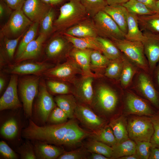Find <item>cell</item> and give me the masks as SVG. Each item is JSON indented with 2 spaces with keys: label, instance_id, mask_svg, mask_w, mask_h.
Here are the masks:
<instances>
[{
  "label": "cell",
  "instance_id": "6da1fadb",
  "mask_svg": "<svg viewBox=\"0 0 159 159\" xmlns=\"http://www.w3.org/2000/svg\"><path fill=\"white\" fill-rule=\"evenodd\" d=\"M74 118L59 124L39 126L29 119V125L22 132V137L32 141H38L61 147L73 148L88 138L92 132L85 130Z\"/></svg>",
  "mask_w": 159,
  "mask_h": 159
},
{
  "label": "cell",
  "instance_id": "7a4b0ae2",
  "mask_svg": "<svg viewBox=\"0 0 159 159\" xmlns=\"http://www.w3.org/2000/svg\"><path fill=\"white\" fill-rule=\"evenodd\" d=\"M89 17L79 0H69L60 8L59 14L53 23L54 32L62 33Z\"/></svg>",
  "mask_w": 159,
  "mask_h": 159
},
{
  "label": "cell",
  "instance_id": "3957f363",
  "mask_svg": "<svg viewBox=\"0 0 159 159\" xmlns=\"http://www.w3.org/2000/svg\"><path fill=\"white\" fill-rule=\"evenodd\" d=\"M118 101L116 92L105 85H101L94 92L90 107L100 117H110L113 114Z\"/></svg>",
  "mask_w": 159,
  "mask_h": 159
},
{
  "label": "cell",
  "instance_id": "277c9868",
  "mask_svg": "<svg viewBox=\"0 0 159 159\" xmlns=\"http://www.w3.org/2000/svg\"><path fill=\"white\" fill-rule=\"evenodd\" d=\"M41 77L31 75L19 77L18 91L26 117L32 115L33 102L38 94Z\"/></svg>",
  "mask_w": 159,
  "mask_h": 159
},
{
  "label": "cell",
  "instance_id": "5b68a950",
  "mask_svg": "<svg viewBox=\"0 0 159 159\" xmlns=\"http://www.w3.org/2000/svg\"><path fill=\"white\" fill-rule=\"evenodd\" d=\"M110 39L120 51L136 66L146 72H150L142 42L131 41L125 39H119L113 38Z\"/></svg>",
  "mask_w": 159,
  "mask_h": 159
},
{
  "label": "cell",
  "instance_id": "8992f818",
  "mask_svg": "<svg viewBox=\"0 0 159 159\" xmlns=\"http://www.w3.org/2000/svg\"><path fill=\"white\" fill-rule=\"evenodd\" d=\"M33 23L25 15L22 9L14 10L0 29L1 39L16 38L25 33Z\"/></svg>",
  "mask_w": 159,
  "mask_h": 159
},
{
  "label": "cell",
  "instance_id": "52a82bcc",
  "mask_svg": "<svg viewBox=\"0 0 159 159\" xmlns=\"http://www.w3.org/2000/svg\"><path fill=\"white\" fill-rule=\"evenodd\" d=\"M55 65L45 61L28 60L14 63L4 67V73L18 75H35L42 77L43 74Z\"/></svg>",
  "mask_w": 159,
  "mask_h": 159
},
{
  "label": "cell",
  "instance_id": "ba28073f",
  "mask_svg": "<svg viewBox=\"0 0 159 159\" xmlns=\"http://www.w3.org/2000/svg\"><path fill=\"white\" fill-rule=\"evenodd\" d=\"M78 74L83 75L82 71L77 63L67 57L66 61L58 64L44 72L42 77L45 79L59 80L66 82H74L75 77Z\"/></svg>",
  "mask_w": 159,
  "mask_h": 159
},
{
  "label": "cell",
  "instance_id": "9c48e42d",
  "mask_svg": "<svg viewBox=\"0 0 159 159\" xmlns=\"http://www.w3.org/2000/svg\"><path fill=\"white\" fill-rule=\"evenodd\" d=\"M92 19L98 36L111 39H125V34L112 18L104 11L97 14Z\"/></svg>",
  "mask_w": 159,
  "mask_h": 159
},
{
  "label": "cell",
  "instance_id": "30bf717a",
  "mask_svg": "<svg viewBox=\"0 0 159 159\" xmlns=\"http://www.w3.org/2000/svg\"><path fill=\"white\" fill-rule=\"evenodd\" d=\"M73 47L62 33L57 34L50 39L46 46V60L60 62L67 58Z\"/></svg>",
  "mask_w": 159,
  "mask_h": 159
},
{
  "label": "cell",
  "instance_id": "8fae6325",
  "mask_svg": "<svg viewBox=\"0 0 159 159\" xmlns=\"http://www.w3.org/2000/svg\"><path fill=\"white\" fill-rule=\"evenodd\" d=\"M45 80L41 77L34 105L36 114L43 123L47 121L50 112L56 106L54 99L47 88Z\"/></svg>",
  "mask_w": 159,
  "mask_h": 159
},
{
  "label": "cell",
  "instance_id": "7c38bea8",
  "mask_svg": "<svg viewBox=\"0 0 159 159\" xmlns=\"http://www.w3.org/2000/svg\"><path fill=\"white\" fill-rule=\"evenodd\" d=\"M129 137L136 142H150L154 128L150 119L134 117L129 120L127 126Z\"/></svg>",
  "mask_w": 159,
  "mask_h": 159
},
{
  "label": "cell",
  "instance_id": "4fadbf2b",
  "mask_svg": "<svg viewBox=\"0 0 159 159\" xmlns=\"http://www.w3.org/2000/svg\"><path fill=\"white\" fill-rule=\"evenodd\" d=\"M75 118L92 132H96L105 125V120L97 114L89 106L78 103L74 110Z\"/></svg>",
  "mask_w": 159,
  "mask_h": 159
},
{
  "label": "cell",
  "instance_id": "5bb4252c",
  "mask_svg": "<svg viewBox=\"0 0 159 159\" xmlns=\"http://www.w3.org/2000/svg\"><path fill=\"white\" fill-rule=\"evenodd\" d=\"M145 37L142 42L151 75L159 62V34L147 31L143 32Z\"/></svg>",
  "mask_w": 159,
  "mask_h": 159
},
{
  "label": "cell",
  "instance_id": "9a60e30c",
  "mask_svg": "<svg viewBox=\"0 0 159 159\" xmlns=\"http://www.w3.org/2000/svg\"><path fill=\"white\" fill-rule=\"evenodd\" d=\"M18 75L11 74L8 86L0 98V110L15 109L22 107L18 94Z\"/></svg>",
  "mask_w": 159,
  "mask_h": 159
},
{
  "label": "cell",
  "instance_id": "2e32d148",
  "mask_svg": "<svg viewBox=\"0 0 159 159\" xmlns=\"http://www.w3.org/2000/svg\"><path fill=\"white\" fill-rule=\"evenodd\" d=\"M52 7L42 0H26L22 9L31 21L39 24Z\"/></svg>",
  "mask_w": 159,
  "mask_h": 159
},
{
  "label": "cell",
  "instance_id": "e0dca14e",
  "mask_svg": "<svg viewBox=\"0 0 159 159\" xmlns=\"http://www.w3.org/2000/svg\"><path fill=\"white\" fill-rule=\"evenodd\" d=\"M94 77L91 76L83 77L79 80H75V90L73 93L80 103L90 107L92 105L94 94L92 86Z\"/></svg>",
  "mask_w": 159,
  "mask_h": 159
},
{
  "label": "cell",
  "instance_id": "ac0fdd59",
  "mask_svg": "<svg viewBox=\"0 0 159 159\" xmlns=\"http://www.w3.org/2000/svg\"><path fill=\"white\" fill-rule=\"evenodd\" d=\"M25 33L19 37L13 39L6 37L1 38L0 52L1 70L5 66L14 63L13 62V61H14V54L15 49L19 41Z\"/></svg>",
  "mask_w": 159,
  "mask_h": 159
},
{
  "label": "cell",
  "instance_id": "d6986e66",
  "mask_svg": "<svg viewBox=\"0 0 159 159\" xmlns=\"http://www.w3.org/2000/svg\"><path fill=\"white\" fill-rule=\"evenodd\" d=\"M137 87L144 96L155 107L159 108V92L153 81L147 74L140 73L138 77Z\"/></svg>",
  "mask_w": 159,
  "mask_h": 159
},
{
  "label": "cell",
  "instance_id": "ffe728a7",
  "mask_svg": "<svg viewBox=\"0 0 159 159\" xmlns=\"http://www.w3.org/2000/svg\"><path fill=\"white\" fill-rule=\"evenodd\" d=\"M92 50L73 47L69 54L68 57L73 59L82 69L83 77L96 76L91 71L90 54Z\"/></svg>",
  "mask_w": 159,
  "mask_h": 159
},
{
  "label": "cell",
  "instance_id": "44dd1931",
  "mask_svg": "<svg viewBox=\"0 0 159 159\" xmlns=\"http://www.w3.org/2000/svg\"><path fill=\"white\" fill-rule=\"evenodd\" d=\"M62 33L77 37L98 36L92 18L90 17L70 27Z\"/></svg>",
  "mask_w": 159,
  "mask_h": 159
},
{
  "label": "cell",
  "instance_id": "7402d4cb",
  "mask_svg": "<svg viewBox=\"0 0 159 159\" xmlns=\"http://www.w3.org/2000/svg\"><path fill=\"white\" fill-rule=\"evenodd\" d=\"M34 141L33 145L37 159H57L65 151L59 146L41 141Z\"/></svg>",
  "mask_w": 159,
  "mask_h": 159
},
{
  "label": "cell",
  "instance_id": "603a6c76",
  "mask_svg": "<svg viewBox=\"0 0 159 159\" xmlns=\"http://www.w3.org/2000/svg\"><path fill=\"white\" fill-rule=\"evenodd\" d=\"M47 37L39 34L38 37L30 42L24 51L14 63H17L28 60H35L41 53L43 46Z\"/></svg>",
  "mask_w": 159,
  "mask_h": 159
},
{
  "label": "cell",
  "instance_id": "cb8c5ba5",
  "mask_svg": "<svg viewBox=\"0 0 159 159\" xmlns=\"http://www.w3.org/2000/svg\"><path fill=\"white\" fill-rule=\"evenodd\" d=\"M108 14L125 34L127 31V19L128 11L122 4L107 5L103 10Z\"/></svg>",
  "mask_w": 159,
  "mask_h": 159
},
{
  "label": "cell",
  "instance_id": "d4e9b609",
  "mask_svg": "<svg viewBox=\"0 0 159 159\" xmlns=\"http://www.w3.org/2000/svg\"><path fill=\"white\" fill-rule=\"evenodd\" d=\"M126 101L127 108L132 113L146 115L153 113L152 110L147 103L132 93L127 94Z\"/></svg>",
  "mask_w": 159,
  "mask_h": 159
},
{
  "label": "cell",
  "instance_id": "484cf974",
  "mask_svg": "<svg viewBox=\"0 0 159 159\" xmlns=\"http://www.w3.org/2000/svg\"><path fill=\"white\" fill-rule=\"evenodd\" d=\"M62 34L74 47L80 49L97 50L102 53V48L101 44L97 39L96 37H77Z\"/></svg>",
  "mask_w": 159,
  "mask_h": 159
},
{
  "label": "cell",
  "instance_id": "4316f807",
  "mask_svg": "<svg viewBox=\"0 0 159 159\" xmlns=\"http://www.w3.org/2000/svg\"><path fill=\"white\" fill-rule=\"evenodd\" d=\"M127 27V32L125 36V39L141 42L144 40L145 37L140 29L137 15L128 12Z\"/></svg>",
  "mask_w": 159,
  "mask_h": 159
},
{
  "label": "cell",
  "instance_id": "83f0119b",
  "mask_svg": "<svg viewBox=\"0 0 159 159\" xmlns=\"http://www.w3.org/2000/svg\"><path fill=\"white\" fill-rule=\"evenodd\" d=\"M54 99L57 106L66 113L69 118H75L74 112L77 103L74 95L71 94L58 95Z\"/></svg>",
  "mask_w": 159,
  "mask_h": 159
},
{
  "label": "cell",
  "instance_id": "f1b7e54d",
  "mask_svg": "<svg viewBox=\"0 0 159 159\" xmlns=\"http://www.w3.org/2000/svg\"><path fill=\"white\" fill-rule=\"evenodd\" d=\"M139 27L142 31L159 34V14L138 16Z\"/></svg>",
  "mask_w": 159,
  "mask_h": 159
},
{
  "label": "cell",
  "instance_id": "f546056e",
  "mask_svg": "<svg viewBox=\"0 0 159 159\" xmlns=\"http://www.w3.org/2000/svg\"><path fill=\"white\" fill-rule=\"evenodd\" d=\"M89 139L99 141L112 147L117 144V141L112 128L105 125L98 131L92 132Z\"/></svg>",
  "mask_w": 159,
  "mask_h": 159
},
{
  "label": "cell",
  "instance_id": "4dcf8cb0",
  "mask_svg": "<svg viewBox=\"0 0 159 159\" xmlns=\"http://www.w3.org/2000/svg\"><path fill=\"white\" fill-rule=\"evenodd\" d=\"M122 59L123 67L120 80L122 87L126 88L131 83L133 76L136 72L137 68L136 66L123 54Z\"/></svg>",
  "mask_w": 159,
  "mask_h": 159
},
{
  "label": "cell",
  "instance_id": "1f68e13d",
  "mask_svg": "<svg viewBox=\"0 0 159 159\" xmlns=\"http://www.w3.org/2000/svg\"><path fill=\"white\" fill-rule=\"evenodd\" d=\"M136 144L132 140H127L117 143L112 147L113 153L111 159H119L120 158L136 154Z\"/></svg>",
  "mask_w": 159,
  "mask_h": 159
},
{
  "label": "cell",
  "instance_id": "d6a6232c",
  "mask_svg": "<svg viewBox=\"0 0 159 159\" xmlns=\"http://www.w3.org/2000/svg\"><path fill=\"white\" fill-rule=\"evenodd\" d=\"M108 125L113 130L117 143L128 140L129 136L127 128L122 117H121L111 120Z\"/></svg>",
  "mask_w": 159,
  "mask_h": 159
},
{
  "label": "cell",
  "instance_id": "836d02e7",
  "mask_svg": "<svg viewBox=\"0 0 159 159\" xmlns=\"http://www.w3.org/2000/svg\"><path fill=\"white\" fill-rule=\"evenodd\" d=\"M96 39L103 49L102 54L110 60L119 58L122 53L110 39L97 36Z\"/></svg>",
  "mask_w": 159,
  "mask_h": 159
},
{
  "label": "cell",
  "instance_id": "e575fe53",
  "mask_svg": "<svg viewBox=\"0 0 159 159\" xmlns=\"http://www.w3.org/2000/svg\"><path fill=\"white\" fill-rule=\"evenodd\" d=\"M82 145L90 153L100 154L109 159L112 158L113 153L112 147L103 143L89 139L84 143Z\"/></svg>",
  "mask_w": 159,
  "mask_h": 159
},
{
  "label": "cell",
  "instance_id": "d590c367",
  "mask_svg": "<svg viewBox=\"0 0 159 159\" xmlns=\"http://www.w3.org/2000/svg\"><path fill=\"white\" fill-rule=\"evenodd\" d=\"M39 25L38 22H34L24 34L15 56L14 62L20 57L28 44L35 39Z\"/></svg>",
  "mask_w": 159,
  "mask_h": 159
},
{
  "label": "cell",
  "instance_id": "8d00e7d4",
  "mask_svg": "<svg viewBox=\"0 0 159 159\" xmlns=\"http://www.w3.org/2000/svg\"><path fill=\"white\" fill-rule=\"evenodd\" d=\"M19 131V125L15 118L10 117L3 124L0 128V134L4 138L8 139L14 138Z\"/></svg>",
  "mask_w": 159,
  "mask_h": 159
},
{
  "label": "cell",
  "instance_id": "74e56055",
  "mask_svg": "<svg viewBox=\"0 0 159 159\" xmlns=\"http://www.w3.org/2000/svg\"><path fill=\"white\" fill-rule=\"evenodd\" d=\"M55 12L52 6L39 23L40 33L47 37L54 32L53 23Z\"/></svg>",
  "mask_w": 159,
  "mask_h": 159
},
{
  "label": "cell",
  "instance_id": "f35d334b",
  "mask_svg": "<svg viewBox=\"0 0 159 159\" xmlns=\"http://www.w3.org/2000/svg\"><path fill=\"white\" fill-rule=\"evenodd\" d=\"M46 79L47 80H45L46 85L50 93L58 95L72 93L66 82L54 79Z\"/></svg>",
  "mask_w": 159,
  "mask_h": 159
},
{
  "label": "cell",
  "instance_id": "ab89813d",
  "mask_svg": "<svg viewBox=\"0 0 159 159\" xmlns=\"http://www.w3.org/2000/svg\"><path fill=\"white\" fill-rule=\"evenodd\" d=\"M85 7L89 16L92 18L108 5L105 0H79Z\"/></svg>",
  "mask_w": 159,
  "mask_h": 159
},
{
  "label": "cell",
  "instance_id": "60d3db41",
  "mask_svg": "<svg viewBox=\"0 0 159 159\" xmlns=\"http://www.w3.org/2000/svg\"><path fill=\"white\" fill-rule=\"evenodd\" d=\"M122 54L119 58L110 60L106 67L105 73V76L111 79L120 78L123 64Z\"/></svg>",
  "mask_w": 159,
  "mask_h": 159
},
{
  "label": "cell",
  "instance_id": "b9f144b4",
  "mask_svg": "<svg viewBox=\"0 0 159 159\" xmlns=\"http://www.w3.org/2000/svg\"><path fill=\"white\" fill-rule=\"evenodd\" d=\"M122 5L126 8L128 12L138 16L150 15L155 13L144 4L137 0H129Z\"/></svg>",
  "mask_w": 159,
  "mask_h": 159
},
{
  "label": "cell",
  "instance_id": "7bdbcfd3",
  "mask_svg": "<svg viewBox=\"0 0 159 159\" xmlns=\"http://www.w3.org/2000/svg\"><path fill=\"white\" fill-rule=\"evenodd\" d=\"M110 60L108 59L100 51L92 50L90 54L91 67L95 68L106 67Z\"/></svg>",
  "mask_w": 159,
  "mask_h": 159
},
{
  "label": "cell",
  "instance_id": "ee69618b",
  "mask_svg": "<svg viewBox=\"0 0 159 159\" xmlns=\"http://www.w3.org/2000/svg\"><path fill=\"white\" fill-rule=\"evenodd\" d=\"M90 153L82 145L80 147L69 151H65L57 159H87Z\"/></svg>",
  "mask_w": 159,
  "mask_h": 159
},
{
  "label": "cell",
  "instance_id": "f6af8a7d",
  "mask_svg": "<svg viewBox=\"0 0 159 159\" xmlns=\"http://www.w3.org/2000/svg\"><path fill=\"white\" fill-rule=\"evenodd\" d=\"M68 118H69L66 113L56 106L50 112L47 121L50 124H59L66 122Z\"/></svg>",
  "mask_w": 159,
  "mask_h": 159
},
{
  "label": "cell",
  "instance_id": "bcb514c9",
  "mask_svg": "<svg viewBox=\"0 0 159 159\" xmlns=\"http://www.w3.org/2000/svg\"><path fill=\"white\" fill-rule=\"evenodd\" d=\"M21 159H36L33 145L29 141H27L17 149Z\"/></svg>",
  "mask_w": 159,
  "mask_h": 159
},
{
  "label": "cell",
  "instance_id": "7dc6e473",
  "mask_svg": "<svg viewBox=\"0 0 159 159\" xmlns=\"http://www.w3.org/2000/svg\"><path fill=\"white\" fill-rule=\"evenodd\" d=\"M136 154L140 159L149 158L150 148L152 147L150 142L139 141L136 142Z\"/></svg>",
  "mask_w": 159,
  "mask_h": 159
},
{
  "label": "cell",
  "instance_id": "c3c4849f",
  "mask_svg": "<svg viewBox=\"0 0 159 159\" xmlns=\"http://www.w3.org/2000/svg\"><path fill=\"white\" fill-rule=\"evenodd\" d=\"M149 119L154 128L153 134L150 142L152 147L159 148V114L153 115Z\"/></svg>",
  "mask_w": 159,
  "mask_h": 159
},
{
  "label": "cell",
  "instance_id": "681fc988",
  "mask_svg": "<svg viewBox=\"0 0 159 159\" xmlns=\"http://www.w3.org/2000/svg\"><path fill=\"white\" fill-rule=\"evenodd\" d=\"M1 155L6 159H16L18 158L17 154L4 141L0 142Z\"/></svg>",
  "mask_w": 159,
  "mask_h": 159
},
{
  "label": "cell",
  "instance_id": "f907efd6",
  "mask_svg": "<svg viewBox=\"0 0 159 159\" xmlns=\"http://www.w3.org/2000/svg\"><path fill=\"white\" fill-rule=\"evenodd\" d=\"M26 0H3L11 9L14 10L22 9Z\"/></svg>",
  "mask_w": 159,
  "mask_h": 159
},
{
  "label": "cell",
  "instance_id": "816d5d0a",
  "mask_svg": "<svg viewBox=\"0 0 159 159\" xmlns=\"http://www.w3.org/2000/svg\"><path fill=\"white\" fill-rule=\"evenodd\" d=\"M144 4L154 13H156V0H137Z\"/></svg>",
  "mask_w": 159,
  "mask_h": 159
},
{
  "label": "cell",
  "instance_id": "f5cc1de1",
  "mask_svg": "<svg viewBox=\"0 0 159 159\" xmlns=\"http://www.w3.org/2000/svg\"><path fill=\"white\" fill-rule=\"evenodd\" d=\"M10 8L7 4L3 1L0 0V17L3 18L6 14H10L11 13Z\"/></svg>",
  "mask_w": 159,
  "mask_h": 159
},
{
  "label": "cell",
  "instance_id": "db71d44e",
  "mask_svg": "<svg viewBox=\"0 0 159 159\" xmlns=\"http://www.w3.org/2000/svg\"><path fill=\"white\" fill-rule=\"evenodd\" d=\"M153 74L154 81H153L155 87L158 91L159 90V62L157 64L152 75Z\"/></svg>",
  "mask_w": 159,
  "mask_h": 159
},
{
  "label": "cell",
  "instance_id": "11a10c76",
  "mask_svg": "<svg viewBox=\"0 0 159 159\" xmlns=\"http://www.w3.org/2000/svg\"><path fill=\"white\" fill-rule=\"evenodd\" d=\"M148 159H159V148L152 147Z\"/></svg>",
  "mask_w": 159,
  "mask_h": 159
},
{
  "label": "cell",
  "instance_id": "9f6ffc18",
  "mask_svg": "<svg viewBox=\"0 0 159 159\" xmlns=\"http://www.w3.org/2000/svg\"><path fill=\"white\" fill-rule=\"evenodd\" d=\"M43 2L53 6H54L59 5L63 3L65 0H42Z\"/></svg>",
  "mask_w": 159,
  "mask_h": 159
},
{
  "label": "cell",
  "instance_id": "6f0895ef",
  "mask_svg": "<svg viewBox=\"0 0 159 159\" xmlns=\"http://www.w3.org/2000/svg\"><path fill=\"white\" fill-rule=\"evenodd\" d=\"M105 156L97 153H91L88 156L87 159H108Z\"/></svg>",
  "mask_w": 159,
  "mask_h": 159
},
{
  "label": "cell",
  "instance_id": "680465c9",
  "mask_svg": "<svg viewBox=\"0 0 159 159\" xmlns=\"http://www.w3.org/2000/svg\"><path fill=\"white\" fill-rule=\"evenodd\" d=\"M108 5L122 4L129 0H105Z\"/></svg>",
  "mask_w": 159,
  "mask_h": 159
},
{
  "label": "cell",
  "instance_id": "91938a15",
  "mask_svg": "<svg viewBox=\"0 0 159 159\" xmlns=\"http://www.w3.org/2000/svg\"><path fill=\"white\" fill-rule=\"evenodd\" d=\"M6 79L4 76V73L1 71L0 75V93L2 92L5 86Z\"/></svg>",
  "mask_w": 159,
  "mask_h": 159
},
{
  "label": "cell",
  "instance_id": "94428289",
  "mask_svg": "<svg viewBox=\"0 0 159 159\" xmlns=\"http://www.w3.org/2000/svg\"><path fill=\"white\" fill-rule=\"evenodd\" d=\"M119 159H140L139 156L136 154H132L127 156L122 157Z\"/></svg>",
  "mask_w": 159,
  "mask_h": 159
},
{
  "label": "cell",
  "instance_id": "6125c7cd",
  "mask_svg": "<svg viewBox=\"0 0 159 159\" xmlns=\"http://www.w3.org/2000/svg\"><path fill=\"white\" fill-rule=\"evenodd\" d=\"M156 6L157 9L156 13L159 14V0L156 1Z\"/></svg>",
  "mask_w": 159,
  "mask_h": 159
},
{
  "label": "cell",
  "instance_id": "be15d7a7",
  "mask_svg": "<svg viewBox=\"0 0 159 159\" xmlns=\"http://www.w3.org/2000/svg\"><path fill=\"white\" fill-rule=\"evenodd\" d=\"M155 0L157 1V0Z\"/></svg>",
  "mask_w": 159,
  "mask_h": 159
}]
</instances>
